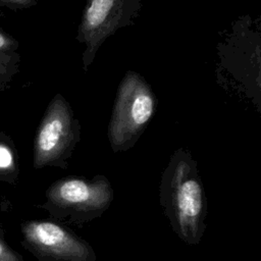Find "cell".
I'll return each mask as SVG.
<instances>
[{
	"label": "cell",
	"mask_w": 261,
	"mask_h": 261,
	"mask_svg": "<svg viewBox=\"0 0 261 261\" xmlns=\"http://www.w3.org/2000/svg\"><path fill=\"white\" fill-rule=\"evenodd\" d=\"M159 204L171 229L188 246L201 243L206 230L207 199L198 163L191 152H173L159 184Z\"/></svg>",
	"instance_id": "6da1fadb"
},
{
	"label": "cell",
	"mask_w": 261,
	"mask_h": 261,
	"mask_svg": "<svg viewBox=\"0 0 261 261\" xmlns=\"http://www.w3.org/2000/svg\"><path fill=\"white\" fill-rule=\"evenodd\" d=\"M217 77L261 116V19L236 20L217 46Z\"/></svg>",
	"instance_id": "7a4b0ae2"
},
{
	"label": "cell",
	"mask_w": 261,
	"mask_h": 261,
	"mask_svg": "<svg viewBox=\"0 0 261 261\" xmlns=\"http://www.w3.org/2000/svg\"><path fill=\"white\" fill-rule=\"evenodd\" d=\"M40 207L56 218L85 223L100 217L111 205L114 191L102 174L93 178L66 176L55 180L45 193Z\"/></svg>",
	"instance_id": "3957f363"
},
{
	"label": "cell",
	"mask_w": 261,
	"mask_h": 261,
	"mask_svg": "<svg viewBox=\"0 0 261 261\" xmlns=\"http://www.w3.org/2000/svg\"><path fill=\"white\" fill-rule=\"evenodd\" d=\"M157 106L151 87L137 72L127 71L119 84L108 125L113 152L130 149L150 122Z\"/></svg>",
	"instance_id": "277c9868"
},
{
	"label": "cell",
	"mask_w": 261,
	"mask_h": 261,
	"mask_svg": "<svg viewBox=\"0 0 261 261\" xmlns=\"http://www.w3.org/2000/svg\"><path fill=\"white\" fill-rule=\"evenodd\" d=\"M81 132L80 120L68 101L60 93L55 94L36 132L33 166L36 169L47 166L65 169L81 141Z\"/></svg>",
	"instance_id": "5b68a950"
},
{
	"label": "cell",
	"mask_w": 261,
	"mask_h": 261,
	"mask_svg": "<svg viewBox=\"0 0 261 261\" xmlns=\"http://www.w3.org/2000/svg\"><path fill=\"white\" fill-rule=\"evenodd\" d=\"M141 8V0H86L75 37L85 46L82 55L85 71L110 36L135 23Z\"/></svg>",
	"instance_id": "8992f818"
},
{
	"label": "cell",
	"mask_w": 261,
	"mask_h": 261,
	"mask_svg": "<svg viewBox=\"0 0 261 261\" xmlns=\"http://www.w3.org/2000/svg\"><path fill=\"white\" fill-rule=\"evenodd\" d=\"M20 231L23 248L39 261H98L93 247L60 222L28 220Z\"/></svg>",
	"instance_id": "52a82bcc"
},
{
	"label": "cell",
	"mask_w": 261,
	"mask_h": 261,
	"mask_svg": "<svg viewBox=\"0 0 261 261\" xmlns=\"http://www.w3.org/2000/svg\"><path fill=\"white\" fill-rule=\"evenodd\" d=\"M19 175L17 151L13 140L0 132V181L15 185Z\"/></svg>",
	"instance_id": "ba28073f"
},
{
	"label": "cell",
	"mask_w": 261,
	"mask_h": 261,
	"mask_svg": "<svg viewBox=\"0 0 261 261\" xmlns=\"http://www.w3.org/2000/svg\"><path fill=\"white\" fill-rule=\"evenodd\" d=\"M0 261H24L20 254L14 251L4 238L3 230L0 227Z\"/></svg>",
	"instance_id": "9c48e42d"
},
{
	"label": "cell",
	"mask_w": 261,
	"mask_h": 261,
	"mask_svg": "<svg viewBox=\"0 0 261 261\" xmlns=\"http://www.w3.org/2000/svg\"><path fill=\"white\" fill-rule=\"evenodd\" d=\"M18 48V41L0 28V54L13 53Z\"/></svg>",
	"instance_id": "30bf717a"
},
{
	"label": "cell",
	"mask_w": 261,
	"mask_h": 261,
	"mask_svg": "<svg viewBox=\"0 0 261 261\" xmlns=\"http://www.w3.org/2000/svg\"><path fill=\"white\" fill-rule=\"evenodd\" d=\"M37 0H0V5L12 10L25 9L36 5Z\"/></svg>",
	"instance_id": "8fae6325"
},
{
	"label": "cell",
	"mask_w": 261,
	"mask_h": 261,
	"mask_svg": "<svg viewBox=\"0 0 261 261\" xmlns=\"http://www.w3.org/2000/svg\"><path fill=\"white\" fill-rule=\"evenodd\" d=\"M5 88H6V86H5V85H4V84H1V83H0V91H2V90H4V89H5Z\"/></svg>",
	"instance_id": "7c38bea8"
}]
</instances>
